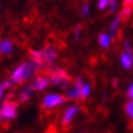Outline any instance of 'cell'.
<instances>
[{
    "label": "cell",
    "mask_w": 133,
    "mask_h": 133,
    "mask_svg": "<svg viewBox=\"0 0 133 133\" xmlns=\"http://www.w3.org/2000/svg\"><path fill=\"white\" fill-rule=\"evenodd\" d=\"M83 83H84V81L82 79V77H77L75 83L66 89V98L70 100L81 99V87Z\"/></svg>",
    "instance_id": "cell-6"
},
{
    "label": "cell",
    "mask_w": 133,
    "mask_h": 133,
    "mask_svg": "<svg viewBox=\"0 0 133 133\" xmlns=\"http://www.w3.org/2000/svg\"><path fill=\"white\" fill-rule=\"evenodd\" d=\"M49 84H50V79H49V77H45V76L34 77V79H33V82H32V87L37 92L45 90V89L49 87Z\"/></svg>",
    "instance_id": "cell-8"
},
{
    "label": "cell",
    "mask_w": 133,
    "mask_h": 133,
    "mask_svg": "<svg viewBox=\"0 0 133 133\" xmlns=\"http://www.w3.org/2000/svg\"><path fill=\"white\" fill-rule=\"evenodd\" d=\"M33 93H34V88L32 87V84H27V85H23L21 90L18 92V100L20 103H26L31 98H32Z\"/></svg>",
    "instance_id": "cell-9"
},
{
    "label": "cell",
    "mask_w": 133,
    "mask_h": 133,
    "mask_svg": "<svg viewBox=\"0 0 133 133\" xmlns=\"http://www.w3.org/2000/svg\"><path fill=\"white\" fill-rule=\"evenodd\" d=\"M12 84H14V83H12L10 79H8V81H3L1 83H0V100L4 98L5 92H6L9 88H11Z\"/></svg>",
    "instance_id": "cell-15"
},
{
    "label": "cell",
    "mask_w": 133,
    "mask_h": 133,
    "mask_svg": "<svg viewBox=\"0 0 133 133\" xmlns=\"http://www.w3.org/2000/svg\"><path fill=\"white\" fill-rule=\"evenodd\" d=\"M127 97L129 98V100L133 101V83H131L127 88Z\"/></svg>",
    "instance_id": "cell-22"
},
{
    "label": "cell",
    "mask_w": 133,
    "mask_h": 133,
    "mask_svg": "<svg viewBox=\"0 0 133 133\" xmlns=\"http://www.w3.org/2000/svg\"><path fill=\"white\" fill-rule=\"evenodd\" d=\"M125 112L126 115H127V117H128L129 120H132L133 121V101L129 100L127 101L125 104Z\"/></svg>",
    "instance_id": "cell-16"
},
{
    "label": "cell",
    "mask_w": 133,
    "mask_h": 133,
    "mask_svg": "<svg viewBox=\"0 0 133 133\" xmlns=\"http://www.w3.org/2000/svg\"><path fill=\"white\" fill-rule=\"evenodd\" d=\"M73 37H75V39L76 41H79L82 38V29L81 27H77L76 29H75V32H73Z\"/></svg>",
    "instance_id": "cell-20"
},
{
    "label": "cell",
    "mask_w": 133,
    "mask_h": 133,
    "mask_svg": "<svg viewBox=\"0 0 133 133\" xmlns=\"http://www.w3.org/2000/svg\"><path fill=\"white\" fill-rule=\"evenodd\" d=\"M81 12H82V16H84V17L89 16V14H90V5L88 3H84L81 8Z\"/></svg>",
    "instance_id": "cell-18"
},
{
    "label": "cell",
    "mask_w": 133,
    "mask_h": 133,
    "mask_svg": "<svg viewBox=\"0 0 133 133\" xmlns=\"http://www.w3.org/2000/svg\"><path fill=\"white\" fill-rule=\"evenodd\" d=\"M90 92H92V85L87 83V82H84L81 87V99H83V100L87 99L90 95Z\"/></svg>",
    "instance_id": "cell-14"
},
{
    "label": "cell",
    "mask_w": 133,
    "mask_h": 133,
    "mask_svg": "<svg viewBox=\"0 0 133 133\" xmlns=\"http://www.w3.org/2000/svg\"><path fill=\"white\" fill-rule=\"evenodd\" d=\"M17 116V104L15 101L6 100L0 106V118L1 121H11Z\"/></svg>",
    "instance_id": "cell-5"
},
{
    "label": "cell",
    "mask_w": 133,
    "mask_h": 133,
    "mask_svg": "<svg viewBox=\"0 0 133 133\" xmlns=\"http://www.w3.org/2000/svg\"><path fill=\"white\" fill-rule=\"evenodd\" d=\"M14 51V43L10 39H3L0 42V54L10 55Z\"/></svg>",
    "instance_id": "cell-11"
},
{
    "label": "cell",
    "mask_w": 133,
    "mask_h": 133,
    "mask_svg": "<svg viewBox=\"0 0 133 133\" xmlns=\"http://www.w3.org/2000/svg\"><path fill=\"white\" fill-rule=\"evenodd\" d=\"M66 99L67 98L59 94V93H49V94H46L43 98L42 105H43V108H45V109L51 110V109H55V108H59L60 105L65 104Z\"/></svg>",
    "instance_id": "cell-4"
},
{
    "label": "cell",
    "mask_w": 133,
    "mask_h": 133,
    "mask_svg": "<svg viewBox=\"0 0 133 133\" xmlns=\"http://www.w3.org/2000/svg\"><path fill=\"white\" fill-rule=\"evenodd\" d=\"M31 56H32V60L37 61L42 64L43 66L45 65H51L54 64L57 59V51L54 46H45L42 50H37V49H33L31 51Z\"/></svg>",
    "instance_id": "cell-2"
},
{
    "label": "cell",
    "mask_w": 133,
    "mask_h": 133,
    "mask_svg": "<svg viewBox=\"0 0 133 133\" xmlns=\"http://www.w3.org/2000/svg\"><path fill=\"white\" fill-rule=\"evenodd\" d=\"M99 45H100L103 49H108L111 44V41H112V38L110 36L109 33H100V36H99Z\"/></svg>",
    "instance_id": "cell-13"
},
{
    "label": "cell",
    "mask_w": 133,
    "mask_h": 133,
    "mask_svg": "<svg viewBox=\"0 0 133 133\" xmlns=\"http://www.w3.org/2000/svg\"><path fill=\"white\" fill-rule=\"evenodd\" d=\"M81 111V108L78 105H70L65 109L62 117H61V123L64 126H69L71 122L73 121V118L78 115V112Z\"/></svg>",
    "instance_id": "cell-7"
},
{
    "label": "cell",
    "mask_w": 133,
    "mask_h": 133,
    "mask_svg": "<svg viewBox=\"0 0 133 133\" xmlns=\"http://www.w3.org/2000/svg\"><path fill=\"white\" fill-rule=\"evenodd\" d=\"M50 84L56 85L61 89H67L70 87V77L64 69L61 67H52L49 75Z\"/></svg>",
    "instance_id": "cell-3"
},
{
    "label": "cell",
    "mask_w": 133,
    "mask_h": 133,
    "mask_svg": "<svg viewBox=\"0 0 133 133\" xmlns=\"http://www.w3.org/2000/svg\"><path fill=\"white\" fill-rule=\"evenodd\" d=\"M121 18L122 16L121 15H116V16L114 17L112 22H111V24H110V28H109V34L111 36V38H115L116 37V33H117V29H118V27H120V23H121Z\"/></svg>",
    "instance_id": "cell-12"
},
{
    "label": "cell",
    "mask_w": 133,
    "mask_h": 133,
    "mask_svg": "<svg viewBox=\"0 0 133 133\" xmlns=\"http://www.w3.org/2000/svg\"><path fill=\"white\" fill-rule=\"evenodd\" d=\"M123 49H125V51H132V46H131L129 41H125V42H123Z\"/></svg>",
    "instance_id": "cell-23"
},
{
    "label": "cell",
    "mask_w": 133,
    "mask_h": 133,
    "mask_svg": "<svg viewBox=\"0 0 133 133\" xmlns=\"http://www.w3.org/2000/svg\"><path fill=\"white\" fill-rule=\"evenodd\" d=\"M0 122H1V118H0Z\"/></svg>",
    "instance_id": "cell-26"
},
{
    "label": "cell",
    "mask_w": 133,
    "mask_h": 133,
    "mask_svg": "<svg viewBox=\"0 0 133 133\" xmlns=\"http://www.w3.org/2000/svg\"><path fill=\"white\" fill-rule=\"evenodd\" d=\"M44 67L42 64L37 62L34 60L24 61L22 64H20L16 69L14 70L10 75V81L14 84H18V83H23V82L28 81L31 78L36 76L37 71H39Z\"/></svg>",
    "instance_id": "cell-1"
},
{
    "label": "cell",
    "mask_w": 133,
    "mask_h": 133,
    "mask_svg": "<svg viewBox=\"0 0 133 133\" xmlns=\"http://www.w3.org/2000/svg\"><path fill=\"white\" fill-rule=\"evenodd\" d=\"M109 3L110 0H98L97 6L99 10H105V9H109Z\"/></svg>",
    "instance_id": "cell-19"
},
{
    "label": "cell",
    "mask_w": 133,
    "mask_h": 133,
    "mask_svg": "<svg viewBox=\"0 0 133 133\" xmlns=\"http://www.w3.org/2000/svg\"><path fill=\"white\" fill-rule=\"evenodd\" d=\"M120 64L125 70H131L133 67V52L123 51L120 55Z\"/></svg>",
    "instance_id": "cell-10"
},
{
    "label": "cell",
    "mask_w": 133,
    "mask_h": 133,
    "mask_svg": "<svg viewBox=\"0 0 133 133\" xmlns=\"http://www.w3.org/2000/svg\"><path fill=\"white\" fill-rule=\"evenodd\" d=\"M78 133H89V132H87V131H82V132H78Z\"/></svg>",
    "instance_id": "cell-25"
},
{
    "label": "cell",
    "mask_w": 133,
    "mask_h": 133,
    "mask_svg": "<svg viewBox=\"0 0 133 133\" xmlns=\"http://www.w3.org/2000/svg\"><path fill=\"white\" fill-rule=\"evenodd\" d=\"M123 4H126V5H132L133 4V0H123Z\"/></svg>",
    "instance_id": "cell-24"
},
{
    "label": "cell",
    "mask_w": 133,
    "mask_h": 133,
    "mask_svg": "<svg viewBox=\"0 0 133 133\" xmlns=\"http://www.w3.org/2000/svg\"><path fill=\"white\" fill-rule=\"evenodd\" d=\"M117 9V0H110L109 3V10L111 12H115Z\"/></svg>",
    "instance_id": "cell-21"
},
{
    "label": "cell",
    "mask_w": 133,
    "mask_h": 133,
    "mask_svg": "<svg viewBox=\"0 0 133 133\" xmlns=\"http://www.w3.org/2000/svg\"><path fill=\"white\" fill-rule=\"evenodd\" d=\"M133 12V9H132V6L131 5H126L125 8L122 9V12L120 14L122 17H128V16H131V14Z\"/></svg>",
    "instance_id": "cell-17"
}]
</instances>
